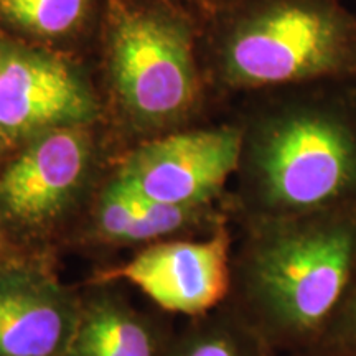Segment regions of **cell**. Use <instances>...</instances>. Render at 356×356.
Listing matches in <instances>:
<instances>
[{
    "label": "cell",
    "instance_id": "5b68a950",
    "mask_svg": "<svg viewBox=\"0 0 356 356\" xmlns=\"http://www.w3.org/2000/svg\"><path fill=\"white\" fill-rule=\"evenodd\" d=\"M243 131L222 126L162 137L137 149L115 180L142 197L193 208L239 170Z\"/></svg>",
    "mask_w": 356,
    "mask_h": 356
},
{
    "label": "cell",
    "instance_id": "9a60e30c",
    "mask_svg": "<svg viewBox=\"0 0 356 356\" xmlns=\"http://www.w3.org/2000/svg\"><path fill=\"white\" fill-rule=\"evenodd\" d=\"M186 356H239V351L229 338L213 337L195 346Z\"/></svg>",
    "mask_w": 356,
    "mask_h": 356
},
{
    "label": "cell",
    "instance_id": "ac0fdd59",
    "mask_svg": "<svg viewBox=\"0 0 356 356\" xmlns=\"http://www.w3.org/2000/svg\"><path fill=\"white\" fill-rule=\"evenodd\" d=\"M355 356H356V355H355Z\"/></svg>",
    "mask_w": 356,
    "mask_h": 356
},
{
    "label": "cell",
    "instance_id": "30bf717a",
    "mask_svg": "<svg viewBox=\"0 0 356 356\" xmlns=\"http://www.w3.org/2000/svg\"><path fill=\"white\" fill-rule=\"evenodd\" d=\"M76 356H152L142 325L114 305H97L84 317L74 338Z\"/></svg>",
    "mask_w": 356,
    "mask_h": 356
},
{
    "label": "cell",
    "instance_id": "5bb4252c",
    "mask_svg": "<svg viewBox=\"0 0 356 356\" xmlns=\"http://www.w3.org/2000/svg\"><path fill=\"white\" fill-rule=\"evenodd\" d=\"M328 330H335L341 338L345 346H348L356 353V273L351 280L348 292H346L335 318L332 320Z\"/></svg>",
    "mask_w": 356,
    "mask_h": 356
},
{
    "label": "cell",
    "instance_id": "7c38bea8",
    "mask_svg": "<svg viewBox=\"0 0 356 356\" xmlns=\"http://www.w3.org/2000/svg\"><path fill=\"white\" fill-rule=\"evenodd\" d=\"M129 191L134 197L136 216H134V222L124 241H144V239L172 233L184 225L191 210L188 207L155 202V200L145 198L139 193H134L132 190Z\"/></svg>",
    "mask_w": 356,
    "mask_h": 356
},
{
    "label": "cell",
    "instance_id": "8992f818",
    "mask_svg": "<svg viewBox=\"0 0 356 356\" xmlns=\"http://www.w3.org/2000/svg\"><path fill=\"white\" fill-rule=\"evenodd\" d=\"M96 113L91 91L63 61L25 48H0V134L6 142L79 127Z\"/></svg>",
    "mask_w": 356,
    "mask_h": 356
},
{
    "label": "cell",
    "instance_id": "4fadbf2b",
    "mask_svg": "<svg viewBox=\"0 0 356 356\" xmlns=\"http://www.w3.org/2000/svg\"><path fill=\"white\" fill-rule=\"evenodd\" d=\"M134 216H136V207H134L132 193L118 180H114L102 193L99 210H97V222L102 234L113 239H126Z\"/></svg>",
    "mask_w": 356,
    "mask_h": 356
},
{
    "label": "cell",
    "instance_id": "3957f363",
    "mask_svg": "<svg viewBox=\"0 0 356 356\" xmlns=\"http://www.w3.org/2000/svg\"><path fill=\"white\" fill-rule=\"evenodd\" d=\"M356 273V211L270 220L254 244L249 284L279 332L328 330Z\"/></svg>",
    "mask_w": 356,
    "mask_h": 356
},
{
    "label": "cell",
    "instance_id": "ba28073f",
    "mask_svg": "<svg viewBox=\"0 0 356 356\" xmlns=\"http://www.w3.org/2000/svg\"><path fill=\"white\" fill-rule=\"evenodd\" d=\"M163 309L198 314L220 302L228 287V239L163 243L145 249L118 273Z\"/></svg>",
    "mask_w": 356,
    "mask_h": 356
},
{
    "label": "cell",
    "instance_id": "7a4b0ae2",
    "mask_svg": "<svg viewBox=\"0 0 356 356\" xmlns=\"http://www.w3.org/2000/svg\"><path fill=\"white\" fill-rule=\"evenodd\" d=\"M218 68L229 88L356 83V15L341 0H256L226 26Z\"/></svg>",
    "mask_w": 356,
    "mask_h": 356
},
{
    "label": "cell",
    "instance_id": "6da1fadb",
    "mask_svg": "<svg viewBox=\"0 0 356 356\" xmlns=\"http://www.w3.org/2000/svg\"><path fill=\"white\" fill-rule=\"evenodd\" d=\"M296 89L243 132L252 195L270 220L356 211V83Z\"/></svg>",
    "mask_w": 356,
    "mask_h": 356
},
{
    "label": "cell",
    "instance_id": "277c9868",
    "mask_svg": "<svg viewBox=\"0 0 356 356\" xmlns=\"http://www.w3.org/2000/svg\"><path fill=\"white\" fill-rule=\"evenodd\" d=\"M111 73L122 104L144 122H167L198 95L188 30L160 13L114 3L109 12Z\"/></svg>",
    "mask_w": 356,
    "mask_h": 356
},
{
    "label": "cell",
    "instance_id": "52a82bcc",
    "mask_svg": "<svg viewBox=\"0 0 356 356\" xmlns=\"http://www.w3.org/2000/svg\"><path fill=\"white\" fill-rule=\"evenodd\" d=\"M89 165V139L79 127L40 134L0 177V208L26 225L51 221L68 207Z\"/></svg>",
    "mask_w": 356,
    "mask_h": 356
},
{
    "label": "cell",
    "instance_id": "8fae6325",
    "mask_svg": "<svg viewBox=\"0 0 356 356\" xmlns=\"http://www.w3.org/2000/svg\"><path fill=\"white\" fill-rule=\"evenodd\" d=\"M88 0H0V15L40 37H63L86 15Z\"/></svg>",
    "mask_w": 356,
    "mask_h": 356
},
{
    "label": "cell",
    "instance_id": "e0dca14e",
    "mask_svg": "<svg viewBox=\"0 0 356 356\" xmlns=\"http://www.w3.org/2000/svg\"><path fill=\"white\" fill-rule=\"evenodd\" d=\"M0 241H2V238H0Z\"/></svg>",
    "mask_w": 356,
    "mask_h": 356
},
{
    "label": "cell",
    "instance_id": "9c48e42d",
    "mask_svg": "<svg viewBox=\"0 0 356 356\" xmlns=\"http://www.w3.org/2000/svg\"><path fill=\"white\" fill-rule=\"evenodd\" d=\"M71 312L47 279L0 274V356H53L68 340Z\"/></svg>",
    "mask_w": 356,
    "mask_h": 356
},
{
    "label": "cell",
    "instance_id": "2e32d148",
    "mask_svg": "<svg viewBox=\"0 0 356 356\" xmlns=\"http://www.w3.org/2000/svg\"><path fill=\"white\" fill-rule=\"evenodd\" d=\"M2 144H6V139H3L2 134H0V145H2Z\"/></svg>",
    "mask_w": 356,
    "mask_h": 356
}]
</instances>
